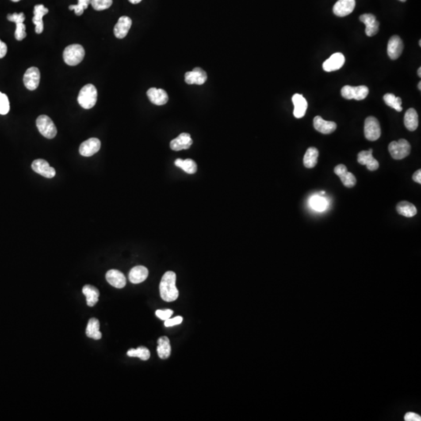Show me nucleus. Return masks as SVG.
Here are the masks:
<instances>
[{
	"label": "nucleus",
	"mask_w": 421,
	"mask_h": 421,
	"mask_svg": "<svg viewBox=\"0 0 421 421\" xmlns=\"http://www.w3.org/2000/svg\"><path fill=\"white\" fill-rule=\"evenodd\" d=\"M418 74L420 78L421 77V67H419L418 70Z\"/></svg>",
	"instance_id": "obj_46"
},
{
	"label": "nucleus",
	"mask_w": 421,
	"mask_h": 421,
	"mask_svg": "<svg viewBox=\"0 0 421 421\" xmlns=\"http://www.w3.org/2000/svg\"><path fill=\"white\" fill-rule=\"evenodd\" d=\"M147 95L151 103L156 105H163L169 101V96L166 91L151 88L147 92Z\"/></svg>",
	"instance_id": "obj_24"
},
{
	"label": "nucleus",
	"mask_w": 421,
	"mask_h": 421,
	"mask_svg": "<svg viewBox=\"0 0 421 421\" xmlns=\"http://www.w3.org/2000/svg\"><path fill=\"white\" fill-rule=\"evenodd\" d=\"M48 13V8H46L43 4H38L34 8V17L32 19L35 25V32L42 34L44 30L43 17Z\"/></svg>",
	"instance_id": "obj_18"
},
{
	"label": "nucleus",
	"mask_w": 421,
	"mask_h": 421,
	"mask_svg": "<svg viewBox=\"0 0 421 421\" xmlns=\"http://www.w3.org/2000/svg\"><path fill=\"white\" fill-rule=\"evenodd\" d=\"M193 143L190 135L187 133H182L177 138L170 142V147L173 151H178L181 150L189 149Z\"/></svg>",
	"instance_id": "obj_20"
},
{
	"label": "nucleus",
	"mask_w": 421,
	"mask_h": 421,
	"mask_svg": "<svg viewBox=\"0 0 421 421\" xmlns=\"http://www.w3.org/2000/svg\"><path fill=\"white\" fill-rule=\"evenodd\" d=\"M7 53V46L6 43L0 40V59L3 58Z\"/></svg>",
	"instance_id": "obj_43"
},
{
	"label": "nucleus",
	"mask_w": 421,
	"mask_h": 421,
	"mask_svg": "<svg viewBox=\"0 0 421 421\" xmlns=\"http://www.w3.org/2000/svg\"><path fill=\"white\" fill-rule=\"evenodd\" d=\"M100 147H101V141L99 139L92 138L81 143L79 152L82 156L90 157L99 151Z\"/></svg>",
	"instance_id": "obj_13"
},
{
	"label": "nucleus",
	"mask_w": 421,
	"mask_h": 421,
	"mask_svg": "<svg viewBox=\"0 0 421 421\" xmlns=\"http://www.w3.org/2000/svg\"><path fill=\"white\" fill-rule=\"evenodd\" d=\"M36 126L41 135L48 139H52L57 135V129L51 118L41 115L37 118Z\"/></svg>",
	"instance_id": "obj_5"
},
{
	"label": "nucleus",
	"mask_w": 421,
	"mask_h": 421,
	"mask_svg": "<svg viewBox=\"0 0 421 421\" xmlns=\"http://www.w3.org/2000/svg\"><path fill=\"white\" fill-rule=\"evenodd\" d=\"M404 125L410 131H414L418 129V125H419L418 114L417 111L413 108L409 109L405 113Z\"/></svg>",
	"instance_id": "obj_27"
},
{
	"label": "nucleus",
	"mask_w": 421,
	"mask_h": 421,
	"mask_svg": "<svg viewBox=\"0 0 421 421\" xmlns=\"http://www.w3.org/2000/svg\"><path fill=\"white\" fill-rule=\"evenodd\" d=\"M381 131L378 120L374 116L367 118L364 123V135L368 140L374 141L381 137Z\"/></svg>",
	"instance_id": "obj_7"
},
{
	"label": "nucleus",
	"mask_w": 421,
	"mask_h": 421,
	"mask_svg": "<svg viewBox=\"0 0 421 421\" xmlns=\"http://www.w3.org/2000/svg\"><path fill=\"white\" fill-rule=\"evenodd\" d=\"M158 357L161 359H168L171 354V345L169 338L166 336L160 337L158 339V347H157Z\"/></svg>",
	"instance_id": "obj_29"
},
{
	"label": "nucleus",
	"mask_w": 421,
	"mask_h": 421,
	"mask_svg": "<svg viewBox=\"0 0 421 421\" xmlns=\"http://www.w3.org/2000/svg\"><path fill=\"white\" fill-rule=\"evenodd\" d=\"M183 318L181 316L176 317L174 318H169L168 320L165 321L166 327H172V326H177L182 323Z\"/></svg>",
	"instance_id": "obj_41"
},
{
	"label": "nucleus",
	"mask_w": 421,
	"mask_h": 421,
	"mask_svg": "<svg viewBox=\"0 0 421 421\" xmlns=\"http://www.w3.org/2000/svg\"><path fill=\"white\" fill-rule=\"evenodd\" d=\"M142 0H129V2L132 4H138L141 2Z\"/></svg>",
	"instance_id": "obj_45"
},
{
	"label": "nucleus",
	"mask_w": 421,
	"mask_h": 421,
	"mask_svg": "<svg viewBox=\"0 0 421 421\" xmlns=\"http://www.w3.org/2000/svg\"><path fill=\"white\" fill-rule=\"evenodd\" d=\"M388 151L392 158L395 160H401L410 155L411 146L407 140L400 139L398 141L391 142L388 145Z\"/></svg>",
	"instance_id": "obj_4"
},
{
	"label": "nucleus",
	"mask_w": 421,
	"mask_h": 421,
	"mask_svg": "<svg viewBox=\"0 0 421 421\" xmlns=\"http://www.w3.org/2000/svg\"><path fill=\"white\" fill-rule=\"evenodd\" d=\"M177 275L175 272H166L162 276L159 285L160 296L162 300L166 302L175 301L179 296V291L176 286Z\"/></svg>",
	"instance_id": "obj_1"
},
{
	"label": "nucleus",
	"mask_w": 421,
	"mask_h": 421,
	"mask_svg": "<svg viewBox=\"0 0 421 421\" xmlns=\"http://www.w3.org/2000/svg\"><path fill=\"white\" fill-rule=\"evenodd\" d=\"M11 1L12 2H19V1H20V0H11Z\"/></svg>",
	"instance_id": "obj_48"
},
{
	"label": "nucleus",
	"mask_w": 421,
	"mask_h": 421,
	"mask_svg": "<svg viewBox=\"0 0 421 421\" xmlns=\"http://www.w3.org/2000/svg\"><path fill=\"white\" fill-rule=\"evenodd\" d=\"M175 165L188 174H193L197 172V164L190 158H187L185 160H183L181 158H177L175 161Z\"/></svg>",
	"instance_id": "obj_33"
},
{
	"label": "nucleus",
	"mask_w": 421,
	"mask_h": 421,
	"mask_svg": "<svg viewBox=\"0 0 421 421\" xmlns=\"http://www.w3.org/2000/svg\"><path fill=\"white\" fill-rule=\"evenodd\" d=\"M314 127L318 132L324 135H329L336 130L337 124L335 122L327 121L320 116H317L314 119Z\"/></svg>",
	"instance_id": "obj_23"
},
{
	"label": "nucleus",
	"mask_w": 421,
	"mask_h": 421,
	"mask_svg": "<svg viewBox=\"0 0 421 421\" xmlns=\"http://www.w3.org/2000/svg\"><path fill=\"white\" fill-rule=\"evenodd\" d=\"M92 2V0H78V5H70L69 9L74 10L77 16H81L83 14L85 9L88 8Z\"/></svg>",
	"instance_id": "obj_36"
},
{
	"label": "nucleus",
	"mask_w": 421,
	"mask_h": 421,
	"mask_svg": "<svg viewBox=\"0 0 421 421\" xmlns=\"http://www.w3.org/2000/svg\"><path fill=\"white\" fill-rule=\"evenodd\" d=\"M360 20H361V22L364 23L366 25L365 32H366V35H368V37L374 36L378 32L380 24L376 20L374 15L371 14V13H365V14L361 15L360 17Z\"/></svg>",
	"instance_id": "obj_19"
},
{
	"label": "nucleus",
	"mask_w": 421,
	"mask_h": 421,
	"mask_svg": "<svg viewBox=\"0 0 421 421\" xmlns=\"http://www.w3.org/2000/svg\"><path fill=\"white\" fill-rule=\"evenodd\" d=\"M413 180H414V182L418 183V184H421V169H418V171H416L414 173V176H413Z\"/></svg>",
	"instance_id": "obj_44"
},
{
	"label": "nucleus",
	"mask_w": 421,
	"mask_h": 421,
	"mask_svg": "<svg viewBox=\"0 0 421 421\" xmlns=\"http://www.w3.org/2000/svg\"><path fill=\"white\" fill-rule=\"evenodd\" d=\"M173 311L172 310H158L155 312V315L158 318H160L161 320H168L169 318H171L173 315Z\"/></svg>",
	"instance_id": "obj_40"
},
{
	"label": "nucleus",
	"mask_w": 421,
	"mask_h": 421,
	"mask_svg": "<svg viewBox=\"0 0 421 421\" xmlns=\"http://www.w3.org/2000/svg\"><path fill=\"white\" fill-rule=\"evenodd\" d=\"M311 205L314 209L322 212L323 210L326 209V206H327V202H326V199L324 197L316 196V197H313L311 198Z\"/></svg>",
	"instance_id": "obj_38"
},
{
	"label": "nucleus",
	"mask_w": 421,
	"mask_h": 421,
	"mask_svg": "<svg viewBox=\"0 0 421 421\" xmlns=\"http://www.w3.org/2000/svg\"><path fill=\"white\" fill-rule=\"evenodd\" d=\"M419 45H420V46H421V40L419 41Z\"/></svg>",
	"instance_id": "obj_50"
},
{
	"label": "nucleus",
	"mask_w": 421,
	"mask_h": 421,
	"mask_svg": "<svg viewBox=\"0 0 421 421\" xmlns=\"http://www.w3.org/2000/svg\"><path fill=\"white\" fill-rule=\"evenodd\" d=\"M97 100V91L92 84L84 86L80 91L78 101L85 109H90L95 105Z\"/></svg>",
	"instance_id": "obj_2"
},
{
	"label": "nucleus",
	"mask_w": 421,
	"mask_h": 421,
	"mask_svg": "<svg viewBox=\"0 0 421 421\" xmlns=\"http://www.w3.org/2000/svg\"><path fill=\"white\" fill-rule=\"evenodd\" d=\"M335 174L340 178L341 181L344 186L346 187L351 188L355 186L357 184V179L355 176L350 172H348L347 167L343 164H340L335 166L334 169Z\"/></svg>",
	"instance_id": "obj_10"
},
{
	"label": "nucleus",
	"mask_w": 421,
	"mask_h": 421,
	"mask_svg": "<svg viewBox=\"0 0 421 421\" xmlns=\"http://www.w3.org/2000/svg\"><path fill=\"white\" fill-rule=\"evenodd\" d=\"M148 270L144 266L134 267L129 273L130 281L134 284H139L147 280Z\"/></svg>",
	"instance_id": "obj_26"
},
{
	"label": "nucleus",
	"mask_w": 421,
	"mask_h": 421,
	"mask_svg": "<svg viewBox=\"0 0 421 421\" xmlns=\"http://www.w3.org/2000/svg\"><path fill=\"white\" fill-rule=\"evenodd\" d=\"M132 20L129 17L123 16L118 20L114 27V35L117 39H124L131 29Z\"/></svg>",
	"instance_id": "obj_22"
},
{
	"label": "nucleus",
	"mask_w": 421,
	"mask_h": 421,
	"mask_svg": "<svg viewBox=\"0 0 421 421\" xmlns=\"http://www.w3.org/2000/svg\"><path fill=\"white\" fill-rule=\"evenodd\" d=\"M399 1H401V2H406V1H407V0H399Z\"/></svg>",
	"instance_id": "obj_49"
},
{
	"label": "nucleus",
	"mask_w": 421,
	"mask_h": 421,
	"mask_svg": "<svg viewBox=\"0 0 421 421\" xmlns=\"http://www.w3.org/2000/svg\"><path fill=\"white\" fill-rule=\"evenodd\" d=\"M345 56L341 52H335L323 63V69L326 72H332L342 68L345 63Z\"/></svg>",
	"instance_id": "obj_17"
},
{
	"label": "nucleus",
	"mask_w": 421,
	"mask_h": 421,
	"mask_svg": "<svg viewBox=\"0 0 421 421\" xmlns=\"http://www.w3.org/2000/svg\"><path fill=\"white\" fill-rule=\"evenodd\" d=\"M41 74L39 68L32 66L26 70L24 75V86L30 91H35L38 89L40 83Z\"/></svg>",
	"instance_id": "obj_9"
},
{
	"label": "nucleus",
	"mask_w": 421,
	"mask_h": 421,
	"mask_svg": "<svg viewBox=\"0 0 421 421\" xmlns=\"http://www.w3.org/2000/svg\"><path fill=\"white\" fill-rule=\"evenodd\" d=\"M398 213L404 217L412 218L418 213L417 208L408 201H401L396 206Z\"/></svg>",
	"instance_id": "obj_31"
},
{
	"label": "nucleus",
	"mask_w": 421,
	"mask_h": 421,
	"mask_svg": "<svg viewBox=\"0 0 421 421\" xmlns=\"http://www.w3.org/2000/svg\"><path fill=\"white\" fill-rule=\"evenodd\" d=\"M32 169L35 173L46 178H53L55 176V170L53 167L50 166L47 161L44 159H36L32 162Z\"/></svg>",
	"instance_id": "obj_11"
},
{
	"label": "nucleus",
	"mask_w": 421,
	"mask_h": 421,
	"mask_svg": "<svg viewBox=\"0 0 421 421\" xmlns=\"http://www.w3.org/2000/svg\"><path fill=\"white\" fill-rule=\"evenodd\" d=\"M418 89H419V90L421 91V81H420L419 83H418Z\"/></svg>",
	"instance_id": "obj_47"
},
{
	"label": "nucleus",
	"mask_w": 421,
	"mask_h": 421,
	"mask_svg": "<svg viewBox=\"0 0 421 421\" xmlns=\"http://www.w3.org/2000/svg\"><path fill=\"white\" fill-rule=\"evenodd\" d=\"M10 109L7 95L0 92V114L6 115Z\"/></svg>",
	"instance_id": "obj_39"
},
{
	"label": "nucleus",
	"mask_w": 421,
	"mask_h": 421,
	"mask_svg": "<svg viewBox=\"0 0 421 421\" xmlns=\"http://www.w3.org/2000/svg\"><path fill=\"white\" fill-rule=\"evenodd\" d=\"M403 50V41L398 35H393L388 41V49H387L390 59L392 60L397 59L401 55Z\"/></svg>",
	"instance_id": "obj_15"
},
{
	"label": "nucleus",
	"mask_w": 421,
	"mask_h": 421,
	"mask_svg": "<svg viewBox=\"0 0 421 421\" xmlns=\"http://www.w3.org/2000/svg\"><path fill=\"white\" fill-rule=\"evenodd\" d=\"M341 94L346 99H355L361 101L366 98L367 96L369 94V89L368 87L364 85L357 87L346 85L341 90Z\"/></svg>",
	"instance_id": "obj_6"
},
{
	"label": "nucleus",
	"mask_w": 421,
	"mask_h": 421,
	"mask_svg": "<svg viewBox=\"0 0 421 421\" xmlns=\"http://www.w3.org/2000/svg\"><path fill=\"white\" fill-rule=\"evenodd\" d=\"M319 156V151L316 147H311L307 150L304 157V165L306 168L312 169L315 167L318 163V158Z\"/></svg>",
	"instance_id": "obj_32"
},
{
	"label": "nucleus",
	"mask_w": 421,
	"mask_h": 421,
	"mask_svg": "<svg viewBox=\"0 0 421 421\" xmlns=\"http://www.w3.org/2000/svg\"><path fill=\"white\" fill-rule=\"evenodd\" d=\"M82 292H83L84 295L86 296L88 306L94 307L98 301V297H99L98 289L93 285H86L83 287Z\"/></svg>",
	"instance_id": "obj_28"
},
{
	"label": "nucleus",
	"mask_w": 421,
	"mask_h": 421,
	"mask_svg": "<svg viewBox=\"0 0 421 421\" xmlns=\"http://www.w3.org/2000/svg\"><path fill=\"white\" fill-rule=\"evenodd\" d=\"M127 355L131 357H138L142 361H147L150 358L151 353L147 348L140 346L138 349H131L127 352Z\"/></svg>",
	"instance_id": "obj_35"
},
{
	"label": "nucleus",
	"mask_w": 421,
	"mask_h": 421,
	"mask_svg": "<svg viewBox=\"0 0 421 421\" xmlns=\"http://www.w3.org/2000/svg\"><path fill=\"white\" fill-rule=\"evenodd\" d=\"M384 101L388 106L395 109L397 112H402V99L399 97H395L393 94H386L384 95Z\"/></svg>",
	"instance_id": "obj_34"
},
{
	"label": "nucleus",
	"mask_w": 421,
	"mask_h": 421,
	"mask_svg": "<svg viewBox=\"0 0 421 421\" xmlns=\"http://www.w3.org/2000/svg\"><path fill=\"white\" fill-rule=\"evenodd\" d=\"M292 103L294 105L293 115L297 119L304 117L307 109V101L303 94H295L292 97Z\"/></svg>",
	"instance_id": "obj_25"
},
{
	"label": "nucleus",
	"mask_w": 421,
	"mask_h": 421,
	"mask_svg": "<svg viewBox=\"0 0 421 421\" xmlns=\"http://www.w3.org/2000/svg\"><path fill=\"white\" fill-rule=\"evenodd\" d=\"M100 324L99 322L96 318H91L89 320V324L87 326L86 335L89 338H93L95 340L101 339V333L99 331Z\"/></svg>",
	"instance_id": "obj_30"
},
{
	"label": "nucleus",
	"mask_w": 421,
	"mask_h": 421,
	"mask_svg": "<svg viewBox=\"0 0 421 421\" xmlns=\"http://www.w3.org/2000/svg\"><path fill=\"white\" fill-rule=\"evenodd\" d=\"M357 162L362 166H367L370 171H375L379 167L378 162L373 157V149L359 153Z\"/></svg>",
	"instance_id": "obj_16"
},
{
	"label": "nucleus",
	"mask_w": 421,
	"mask_h": 421,
	"mask_svg": "<svg viewBox=\"0 0 421 421\" xmlns=\"http://www.w3.org/2000/svg\"><path fill=\"white\" fill-rule=\"evenodd\" d=\"M105 278L111 285L116 287L117 289H122L127 284L125 276L121 272L116 269L108 271L105 275Z\"/></svg>",
	"instance_id": "obj_21"
},
{
	"label": "nucleus",
	"mask_w": 421,
	"mask_h": 421,
	"mask_svg": "<svg viewBox=\"0 0 421 421\" xmlns=\"http://www.w3.org/2000/svg\"><path fill=\"white\" fill-rule=\"evenodd\" d=\"M208 79L206 72L200 67H196L192 71L185 74V81L188 85H202Z\"/></svg>",
	"instance_id": "obj_14"
},
{
	"label": "nucleus",
	"mask_w": 421,
	"mask_h": 421,
	"mask_svg": "<svg viewBox=\"0 0 421 421\" xmlns=\"http://www.w3.org/2000/svg\"><path fill=\"white\" fill-rule=\"evenodd\" d=\"M85 51L83 46L74 44L67 46L63 52V60L69 66H77L85 58Z\"/></svg>",
	"instance_id": "obj_3"
},
{
	"label": "nucleus",
	"mask_w": 421,
	"mask_h": 421,
	"mask_svg": "<svg viewBox=\"0 0 421 421\" xmlns=\"http://www.w3.org/2000/svg\"><path fill=\"white\" fill-rule=\"evenodd\" d=\"M7 19L9 21L16 24V31H15V38L17 41H22L27 36L26 25L24 24L25 20V16L24 13L13 14H8Z\"/></svg>",
	"instance_id": "obj_8"
},
{
	"label": "nucleus",
	"mask_w": 421,
	"mask_h": 421,
	"mask_svg": "<svg viewBox=\"0 0 421 421\" xmlns=\"http://www.w3.org/2000/svg\"><path fill=\"white\" fill-rule=\"evenodd\" d=\"M92 7L97 11H101L109 9L112 4V0H92Z\"/></svg>",
	"instance_id": "obj_37"
},
{
	"label": "nucleus",
	"mask_w": 421,
	"mask_h": 421,
	"mask_svg": "<svg viewBox=\"0 0 421 421\" xmlns=\"http://www.w3.org/2000/svg\"><path fill=\"white\" fill-rule=\"evenodd\" d=\"M356 0H338L333 6V13L337 17H346L354 10Z\"/></svg>",
	"instance_id": "obj_12"
},
{
	"label": "nucleus",
	"mask_w": 421,
	"mask_h": 421,
	"mask_svg": "<svg viewBox=\"0 0 421 421\" xmlns=\"http://www.w3.org/2000/svg\"><path fill=\"white\" fill-rule=\"evenodd\" d=\"M404 420L406 421H421V416L415 413L410 412L407 413L404 417Z\"/></svg>",
	"instance_id": "obj_42"
}]
</instances>
